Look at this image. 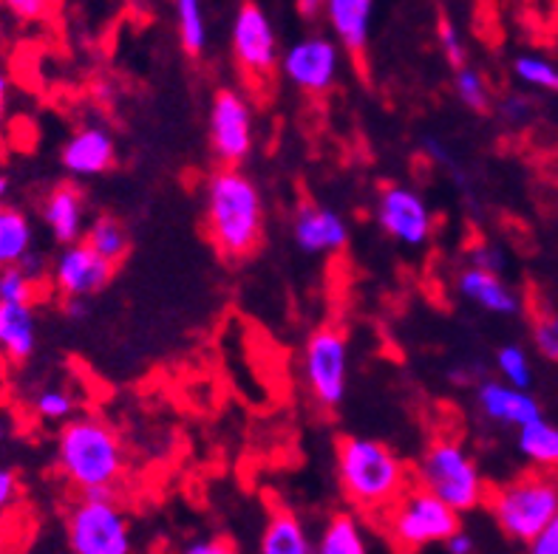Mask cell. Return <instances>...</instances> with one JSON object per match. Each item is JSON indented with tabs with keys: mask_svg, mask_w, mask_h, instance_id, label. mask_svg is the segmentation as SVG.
I'll list each match as a JSON object with an SVG mask.
<instances>
[{
	"mask_svg": "<svg viewBox=\"0 0 558 554\" xmlns=\"http://www.w3.org/2000/svg\"><path fill=\"white\" fill-rule=\"evenodd\" d=\"M85 196L77 184H54V187L43 196L40 201V218L51 238L60 246L77 244L83 241L88 218H85Z\"/></svg>",
	"mask_w": 558,
	"mask_h": 554,
	"instance_id": "e0dca14e",
	"label": "cell"
},
{
	"mask_svg": "<svg viewBox=\"0 0 558 554\" xmlns=\"http://www.w3.org/2000/svg\"><path fill=\"white\" fill-rule=\"evenodd\" d=\"M474 402L482 419L499 428L519 430L542 416V405L531 391L508 385L502 379H480L474 385Z\"/></svg>",
	"mask_w": 558,
	"mask_h": 554,
	"instance_id": "2e32d148",
	"label": "cell"
},
{
	"mask_svg": "<svg viewBox=\"0 0 558 554\" xmlns=\"http://www.w3.org/2000/svg\"><path fill=\"white\" fill-rule=\"evenodd\" d=\"M485 504L499 532L527 546L558 515V472L533 467L488 492Z\"/></svg>",
	"mask_w": 558,
	"mask_h": 554,
	"instance_id": "277c9868",
	"label": "cell"
},
{
	"mask_svg": "<svg viewBox=\"0 0 558 554\" xmlns=\"http://www.w3.org/2000/svg\"><path fill=\"white\" fill-rule=\"evenodd\" d=\"M60 164L71 178H97L117 164V139L106 125H80L60 148Z\"/></svg>",
	"mask_w": 558,
	"mask_h": 554,
	"instance_id": "9a60e30c",
	"label": "cell"
},
{
	"mask_svg": "<svg viewBox=\"0 0 558 554\" xmlns=\"http://www.w3.org/2000/svg\"><path fill=\"white\" fill-rule=\"evenodd\" d=\"M531 337L533 345H536V352L542 354L547 362L558 366V311H542V315H536Z\"/></svg>",
	"mask_w": 558,
	"mask_h": 554,
	"instance_id": "1f68e13d",
	"label": "cell"
},
{
	"mask_svg": "<svg viewBox=\"0 0 558 554\" xmlns=\"http://www.w3.org/2000/svg\"><path fill=\"white\" fill-rule=\"evenodd\" d=\"M349 368H352V345L340 325L324 323L312 331L301 354L306 393L320 410H338L349 393Z\"/></svg>",
	"mask_w": 558,
	"mask_h": 554,
	"instance_id": "ba28073f",
	"label": "cell"
},
{
	"mask_svg": "<svg viewBox=\"0 0 558 554\" xmlns=\"http://www.w3.org/2000/svg\"><path fill=\"white\" fill-rule=\"evenodd\" d=\"M7 108H9V79L7 74L0 71V122L7 116Z\"/></svg>",
	"mask_w": 558,
	"mask_h": 554,
	"instance_id": "f6af8a7d",
	"label": "cell"
},
{
	"mask_svg": "<svg viewBox=\"0 0 558 554\" xmlns=\"http://www.w3.org/2000/svg\"><path fill=\"white\" fill-rule=\"evenodd\" d=\"M32 407H35L37 419L51 421V424H57V421L63 424L71 416H77V399H74V393H71L69 387L60 385L37 391L35 399H32Z\"/></svg>",
	"mask_w": 558,
	"mask_h": 554,
	"instance_id": "f546056e",
	"label": "cell"
},
{
	"mask_svg": "<svg viewBox=\"0 0 558 554\" xmlns=\"http://www.w3.org/2000/svg\"><path fill=\"white\" fill-rule=\"evenodd\" d=\"M372 21H375V0H326L324 23L347 54H366Z\"/></svg>",
	"mask_w": 558,
	"mask_h": 554,
	"instance_id": "d6986e66",
	"label": "cell"
},
{
	"mask_svg": "<svg viewBox=\"0 0 558 554\" xmlns=\"http://www.w3.org/2000/svg\"><path fill=\"white\" fill-rule=\"evenodd\" d=\"M417 484L446 501L453 513H474L488 501V484L471 450L460 439H434L414 467Z\"/></svg>",
	"mask_w": 558,
	"mask_h": 554,
	"instance_id": "5b68a950",
	"label": "cell"
},
{
	"mask_svg": "<svg viewBox=\"0 0 558 554\" xmlns=\"http://www.w3.org/2000/svg\"><path fill=\"white\" fill-rule=\"evenodd\" d=\"M389 541L403 554H417L428 546L446 543L448 534L462 527L460 513L420 484H409L403 495L380 515Z\"/></svg>",
	"mask_w": 558,
	"mask_h": 554,
	"instance_id": "8992f818",
	"label": "cell"
},
{
	"mask_svg": "<svg viewBox=\"0 0 558 554\" xmlns=\"http://www.w3.org/2000/svg\"><path fill=\"white\" fill-rule=\"evenodd\" d=\"M375 221L386 238L405 249H423L437 230L432 204L411 184H386L377 193Z\"/></svg>",
	"mask_w": 558,
	"mask_h": 554,
	"instance_id": "7c38bea8",
	"label": "cell"
},
{
	"mask_svg": "<svg viewBox=\"0 0 558 554\" xmlns=\"http://www.w3.org/2000/svg\"><path fill=\"white\" fill-rule=\"evenodd\" d=\"M37 281L21 267L0 269V303H35Z\"/></svg>",
	"mask_w": 558,
	"mask_h": 554,
	"instance_id": "4dcf8cb0",
	"label": "cell"
},
{
	"mask_svg": "<svg viewBox=\"0 0 558 554\" xmlns=\"http://www.w3.org/2000/svg\"><path fill=\"white\" fill-rule=\"evenodd\" d=\"M437 42L442 57H446L453 69L468 63V46H465V37H462V28L457 26L448 14H442V17L437 21Z\"/></svg>",
	"mask_w": 558,
	"mask_h": 554,
	"instance_id": "d6a6232c",
	"label": "cell"
},
{
	"mask_svg": "<svg viewBox=\"0 0 558 554\" xmlns=\"http://www.w3.org/2000/svg\"><path fill=\"white\" fill-rule=\"evenodd\" d=\"M65 541L71 554H131L134 534L113 490L80 492L65 515Z\"/></svg>",
	"mask_w": 558,
	"mask_h": 554,
	"instance_id": "52a82bcc",
	"label": "cell"
},
{
	"mask_svg": "<svg viewBox=\"0 0 558 554\" xmlns=\"http://www.w3.org/2000/svg\"><path fill=\"white\" fill-rule=\"evenodd\" d=\"M499 120L510 127H524L531 125L533 116H536V99L527 97V94H508V97L499 99Z\"/></svg>",
	"mask_w": 558,
	"mask_h": 554,
	"instance_id": "836d02e7",
	"label": "cell"
},
{
	"mask_svg": "<svg viewBox=\"0 0 558 554\" xmlns=\"http://www.w3.org/2000/svg\"><path fill=\"white\" fill-rule=\"evenodd\" d=\"M63 311L69 320H83V317H88V300H83V297L63 300Z\"/></svg>",
	"mask_w": 558,
	"mask_h": 554,
	"instance_id": "ee69618b",
	"label": "cell"
},
{
	"mask_svg": "<svg viewBox=\"0 0 558 554\" xmlns=\"http://www.w3.org/2000/svg\"><path fill=\"white\" fill-rule=\"evenodd\" d=\"M494 368L499 373L502 382L513 387H522V391H531L533 387V362H531V354L524 352L519 343H505L496 348L494 354Z\"/></svg>",
	"mask_w": 558,
	"mask_h": 554,
	"instance_id": "f1b7e54d",
	"label": "cell"
},
{
	"mask_svg": "<svg viewBox=\"0 0 558 554\" xmlns=\"http://www.w3.org/2000/svg\"><path fill=\"white\" fill-rule=\"evenodd\" d=\"M423 150H425V153H428V156H432L434 162L442 164V168L457 170V162H453L451 150H448V148H446V141L437 139V136H423Z\"/></svg>",
	"mask_w": 558,
	"mask_h": 554,
	"instance_id": "ab89813d",
	"label": "cell"
},
{
	"mask_svg": "<svg viewBox=\"0 0 558 554\" xmlns=\"http://www.w3.org/2000/svg\"><path fill=\"white\" fill-rule=\"evenodd\" d=\"M453 97L460 99L462 108L474 113H488L490 106H494V97H490V85L485 79L476 65H457L453 69Z\"/></svg>",
	"mask_w": 558,
	"mask_h": 554,
	"instance_id": "83f0119b",
	"label": "cell"
},
{
	"mask_svg": "<svg viewBox=\"0 0 558 554\" xmlns=\"http://www.w3.org/2000/svg\"><path fill=\"white\" fill-rule=\"evenodd\" d=\"M468 267L485 269V272L505 274L508 258H505L502 246L490 244V241H482V244H474L471 249H468Z\"/></svg>",
	"mask_w": 558,
	"mask_h": 554,
	"instance_id": "d590c367",
	"label": "cell"
},
{
	"mask_svg": "<svg viewBox=\"0 0 558 554\" xmlns=\"http://www.w3.org/2000/svg\"><path fill=\"white\" fill-rule=\"evenodd\" d=\"M446 554H476V541L474 534L468 532V529H457L453 534H448L446 538Z\"/></svg>",
	"mask_w": 558,
	"mask_h": 554,
	"instance_id": "60d3db41",
	"label": "cell"
},
{
	"mask_svg": "<svg viewBox=\"0 0 558 554\" xmlns=\"http://www.w3.org/2000/svg\"><path fill=\"white\" fill-rule=\"evenodd\" d=\"M17 267H21L28 278H35V281H40L43 274H46V260H43V255H37L35 249H32V253H28Z\"/></svg>",
	"mask_w": 558,
	"mask_h": 554,
	"instance_id": "7bdbcfd3",
	"label": "cell"
},
{
	"mask_svg": "<svg viewBox=\"0 0 558 554\" xmlns=\"http://www.w3.org/2000/svg\"><path fill=\"white\" fill-rule=\"evenodd\" d=\"M290 232L298 249L304 255H312V258L340 255L349 246V238H352L347 218L318 201H306L298 207L295 216H292Z\"/></svg>",
	"mask_w": 558,
	"mask_h": 554,
	"instance_id": "5bb4252c",
	"label": "cell"
},
{
	"mask_svg": "<svg viewBox=\"0 0 558 554\" xmlns=\"http://www.w3.org/2000/svg\"><path fill=\"white\" fill-rule=\"evenodd\" d=\"M292 7H295V12L301 21H306V23L324 21L326 0H292Z\"/></svg>",
	"mask_w": 558,
	"mask_h": 554,
	"instance_id": "b9f144b4",
	"label": "cell"
},
{
	"mask_svg": "<svg viewBox=\"0 0 558 554\" xmlns=\"http://www.w3.org/2000/svg\"><path fill=\"white\" fill-rule=\"evenodd\" d=\"M343 498L363 515L380 518L409 487V467L397 450L372 435H343L335 450Z\"/></svg>",
	"mask_w": 558,
	"mask_h": 554,
	"instance_id": "7a4b0ae2",
	"label": "cell"
},
{
	"mask_svg": "<svg viewBox=\"0 0 558 554\" xmlns=\"http://www.w3.org/2000/svg\"><path fill=\"white\" fill-rule=\"evenodd\" d=\"M457 295L476 309L488 311L496 317H519L522 315V297L502 274L485 272V269L465 267L457 274Z\"/></svg>",
	"mask_w": 558,
	"mask_h": 554,
	"instance_id": "ac0fdd59",
	"label": "cell"
},
{
	"mask_svg": "<svg viewBox=\"0 0 558 554\" xmlns=\"http://www.w3.org/2000/svg\"><path fill=\"white\" fill-rule=\"evenodd\" d=\"M173 14H177V35L179 42H182L184 54H205L207 40H210L205 0H173Z\"/></svg>",
	"mask_w": 558,
	"mask_h": 554,
	"instance_id": "484cf974",
	"label": "cell"
},
{
	"mask_svg": "<svg viewBox=\"0 0 558 554\" xmlns=\"http://www.w3.org/2000/svg\"><path fill=\"white\" fill-rule=\"evenodd\" d=\"M12 17L21 23H43L57 12L60 0H0Z\"/></svg>",
	"mask_w": 558,
	"mask_h": 554,
	"instance_id": "e575fe53",
	"label": "cell"
},
{
	"mask_svg": "<svg viewBox=\"0 0 558 554\" xmlns=\"http://www.w3.org/2000/svg\"><path fill=\"white\" fill-rule=\"evenodd\" d=\"M35 249V230L23 210L0 204V269L17 267Z\"/></svg>",
	"mask_w": 558,
	"mask_h": 554,
	"instance_id": "cb8c5ba5",
	"label": "cell"
},
{
	"mask_svg": "<svg viewBox=\"0 0 558 554\" xmlns=\"http://www.w3.org/2000/svg\"><path fill=\"white\" fill-rule=\"evenodd\" d=\"M524 554H558V515L524 546Z\"/></svg>",
	"mask_w": 558,
	"mask_h": 554,
	"instance_id": "8d00e7d4",
	"label": "cell"
},
{
	"mask_svg": "<svg viewBox=\"0 0 558 554\" xmlns=\"http://www.w3.org/2000/svg\"><path fill=\"white\" fill-rule=\"evenodd\" d=\"M517 450L536 470L558 472V424L547 421L545 416L527 421L517 430Z\"/></svg>",
	"mask_w": 558,
	"mask_h": 554,
	"instance_id": "603a6c76",
	"label": "cell"
},
{
	"mask_svg": "<svg viewBox=\"0 0 558 554\" xmlns=\"http://www.w3.org/2000/svg\"><path fill=\"white\" fill-rule=\"evenodd\" d=\"M230 46H233V60L241 74L253 83H264L278 71L281 60V46H278V32L267 9L255 0H244L235 9L233 28H230Z\"/></svg>",
	"mask_w": 558,
	"mask_h": 554,
	"instance_id": "8fae6325",
	"label": "cell"
},
{
	"mask_svg": "<svg viewBox=\"0 0 558 554\" xmlns=\"http://www.w3.org/2000/svg\"><path fill=\"white\" fill-rule=\"evenodd\" d=\"M205 230L216 253L227 260H244L258 249L267 224L264 193L241 168H219L202 189Z\"/></svg>",
	"mask_w": 558,
	"mask_h": 554,
	"instance_id": "6da1fadb",
	"label": "cell"
},
{
	"mask_svg": "<svg viewBox=\"0 0 558 554\" xmlns=\"http://www.w3.org/2000/svg\"><path fill=\"white\" fill-rule=\"evenodd\" d=\"M513 77L538 94H553L558 97V63L545 54H533V51H524L513 60Z\"/></svg>",
	"mask_w": 558,
	"mask_h": 554,
	"instance_id": "4316f807",
	"label": "cell"
},
{
	"mask_svg": "<svg viewBox=\"0 0 558 554\" xmlns=\"http://www.w3.org/2000/svg\"><path fill=\"white\" fill-rule=\"evenodd\" d=\"M83 241L113 267L122 263L131 249V232L117 216H97L94 221H88Z\"/></svg>",
	"mask_w": 558,
	"mask_h": 554,
	"instance_id": "d4e9b609",
	"label": "cell"
},
{
	"mask_svg": "<svg viewBox=\"0 0 558 554\" xmlns=\"http://www.w3.org/2000/svg\"><path fill=\"white\" fill-rule=\"evenodd\" d=\"M315 554H372L363 520L354 513H335L320 529Z\"/></svg>",
	"mask_w": 558,
	"mask_h": 554,
	"instance_id": "7402d4cb",
	"label": "cell"
},
{
	"mask_svg": "<svg viewBox=\"0 0 558 554\" xmlns=\"http://www.w3.org/2000/svg\"><path fill=\"white\" fill-rule=\"evenodd\" d=\"M258 554H315V541L292 509L276 506L264 524Z\"/></svg>",
	"mask_w": 558,
	"mask_h": 554,
	"instance_id": "44dd1931",
	"label": "cell"
},
{
	"mask_svg": "<svg viewBox=\"0 0 558 554\" xmlns=\"http://www.w3.org/2000/svg\"><path fill=\"white\" fill-rule=\"evenodd\" d=\"M17 490H21V484H17V476H14L12 470H7V467H0V515L7 513L9 506L14 504V498H17Z\"/></svg>",
	"mask_w": 558,
	"mask_h": 554,
	"instance_id": "f35d334b",
	"label": "cell"
},
{
	"mask_svg": "<svg viewBox=\"0 0 558 554\" xmlns=\"http://www.w3.org/2000/svg\"><path fill=\"white\" fill-rule=\"evenodd\" d=\"M182 554H235V549L227 538H202V541L187 543Z\"/></svg>",
	"mask_w": 558,
	"mask_h": 554,
	"instance_id": "74e56055",
	"label": "cell"
},
{
	"mask_svg": "<svg viewBox=\"0 0 558 554\" xmlns=\"http://www.w3.org/2000/svg\"><path fill=\"white\" fill-rule=\"evenodd\" d=\"M51 286L63 300H74V297L99 295L102 288L111 283L113 263H108L102 255H97L85 241L69 244L60 249V255L51 263Z\"/></svg>",
	"mask_w": 558,
	"mask_h": 554,
	"instance_id": "4fadbf2b",
	"label": "cell"
},
{
	"mask_svg": "<svg viewBox=\"0 0 558 554\" xmlns=\"http://www.w3.org/2000/svg\"><path fill=\"white\" fill-rule=\"evenodd\" d=\"M9 193H12V178L7 173H0V204H7Z\"/></svg>",
	"mask_w": 558,
	"mask_h": 554,
	"instance_id": "bcb514c9",
	"label": "cell"
},
{
	"mask_svg": "<svg viewBox=\"0 0 558 554\" xmlns=\"http://www.w3.org/2000/svg\"><path fill=\"white\" fill-rule=\"evenodd\" d=\"M37 352L35 303H0V354L9 362H26Z\"/></svg>",
	"mask_w": 558,
	"mask_h": 554,
	"instance_id": "ffe728a7",
	"label": "cell"
},
{
	"mask_svg": "<svg viewBox=\"0 0 558 554\" xmlns=\"http://www.w3.org/2000/svg\"><path fill=\"white\" fill-rule=\"evenodd\" d=\"M210 153L221 168H241L255 148V111L241 88H219L207 113Z\"/></svg>",
	"mask_w": 558,
	"mask_h": 554,
	"instance_id": "30bf717a",
	"label": "cell"
},
{
	"mask_svg": "<svg viewBox=\"0 0 558 554\" xmlns=\"http://www.w3.org/2000/svg\"><path fill=\"white\" fill-rule=\"evenodd\" d=\"M54 461L60 476L77 492L113 490L128 467L117 428L94 414L71 416L63 421L57 433Z\"/></svg>",
	"mask_w": 558,
	"mask_h": 554,
	"instance_id": "3957f363",
	"label": "cell"
},
{
	"mask_svg": "<svg viewBox=\"0 0 558 554\" xmlns=\"http://www.w3.org/2000/svg\"><path fill=\"white\" fill-rule=\"evenodd\" d=\"M278 71L295 91L306 97H324L338 85L343 71V49L332 35L310 32L281 51Z\"/></svg>",
	"mask_w": 558,
	"mask_h": 554,
	"instance_id": "9c48e42d",
	"label": "cell"
}]
</instances>
